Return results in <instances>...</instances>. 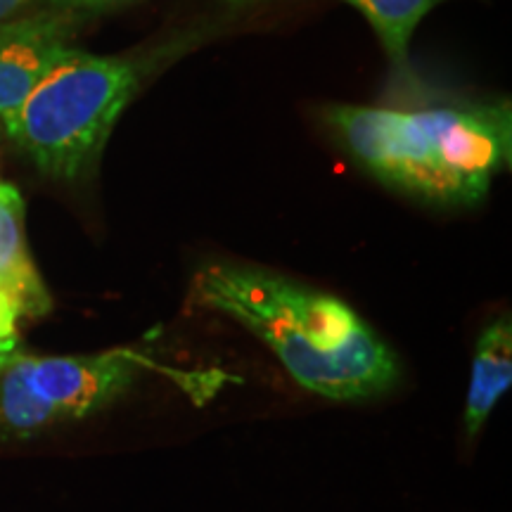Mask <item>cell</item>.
<instances>
[{
  "label": "cell",
  "instance_id": "cell-1",
  "mask_svg": "<svg viewBox=\"0 0 512 512\" xmlns=\"http://www.w3.org/2000/svg\"><path fill=\"white\" fill-rule=\"evenodd\" d=\"M197 302L238 320L306 392L330 401L380 396L399 361L349 304L254 266L214 264L195 280Z\"/></svg>",
  "mask_w": 512,
  "mask_h": 512
},
{
  "label": "cell",
  "instance_id": "cell-2",
  "mask_svg": "<svg viewBox=\"0 0 512 512\" xmlns=\"http://www.w3.org/2000/svg\"><path fill=\"white\" fill-rule=\"evenodd\" d=\"M325 121L370 176L439 204L479 202L510 162L508 105H332Z\"/></svg>",
  "mask_w": 512,
  "mask_h": 512
},
{
  "label": "cell",
  "instance_id": "cell-3",
  "mask_svg": "<svg viewBox=\"0 0 512 512\" xmlns=\"http://www.w3.org/2000/svg\"><path fill=\"white\" fill-rule=\"evenodd\" d=\"M143 74V62L131 57H102L74 48L0 126L43 176L79 181L98 166Z\"/></svg>",
  "mask_w": 512,
  "mask_h": 512
},
{
  "label": "cell",
  "instance_id": "cell-4",
  "mask_svg": "<svg viewBox=\"0 0 512 512\" xmlns=\"http://www.w3.org/2000/svg\"><path fill=\"white\" fill-rule=\"evenodd\" d=\"M152 361L136 349L91 356H12L0 373V432L34 437L81 420L136 384Z\"/></svg>",
  "mask_w": 512,
  "mask_h": 512
},
{
  "label": "cell",
  "instance_id": "cell-5",
  "mask_svg": "<svg viewBox=\"0 0 512 512\" xmlns=\"http://www.w3.org/2000/svg\"><path fill=\"white\" fill-rule=\"evenodd\" d=\"M83 15L38 5L0 22V124L74 50Z\"/></svg>",
  "mask_w": 512,
  "mask_h": 512
},
{
  "label": "cell",
  "instance_id": "cell-6",
  "mask_svg": "<svg viewBox=\"0 0 512 512\" xmlns=\"http://www.w3.org/2000/svg\"><path fill=\"white\" fill-rule=\"evenodd\" d=\"M0 297L17 320L41 318L53 306L31 259L24 200L12 183L0 181Z\"/></svg>",
  "mask_w": 512,
  "mask_h": 512
},
{
  "label": "cell",
  "instance_id": "cell-7",
  "mask_svg": "<svg viewBox=\"0 0 512 512\" xmlns=\"http://www.w3.org/2000/svg\"><path fill=\"white\" fill-rule=\"evenodd\" d=\"M512 382V325L510 318H498L477 339L472 356L470 389L465 403V432L470 437L482 430L496 403L503 399Z\"/></svg>",
  "mask_w": 512,
  "mask_h": 512
},
{
  "label": "cell",
  "instance_id": "cell-8",
  "mask_svg": "<svg viewBox=\"0 0 512 512\" xmlns=\"http://www.w3.org/2000/svg\"><path fill=\"white\" fill-rule=\"evenodd\" d=\"M342 3L366 17L380 38L384 53L394 67L403 69L408 64V48L422 17L430 15L444 0H342Z\"/></svg>",
  "mask_w": 512,
  "mask_h": 512
},
{
  "label": "cell",
  "instance_id": "cell-9",
  "mask_svg": "<svg viewBox=\"0 0 512 512\" xmlns=\"http://www.w3.org/2000/svg\"><path fill=\"white\" fill-rule=\"evenodd\" d=\"M138 3V0H41L38 5H48V8H57V10H69L76 12V15H95V12L102 10H114V8H124V5Z\"/></svg>",
  "mask_w": 512,
  "mask_h": 512
},
{
  "label": "cell",
  "instance_id": "cell-10",
  "mask_svg": "<svg viewBox=\"0 0 512 512\" xmlns=\"http://www.w3.org/2000/svg\"><path fill=\"white\" fill-rule=\"evenodd\" d=\"M17 323L15 313L0 297V349H17Z\"/></svg>",
  "mask_w": 512,
  "mask_h": 512
},
{
  "label": "cell",
  "instance_id": "cell-11",
  "mask_svg": "<svg viewBox=\"0 0 512 512\" xmlns=\"http://www.w3.org/2000/svg\"><path fill=\"white\" fill-rule=\"evenodd\" d=\"M36 3H41V0H0V22L22 15V12L34 8Z\"/></svg>",
  "mask_w": 512,
  "mask_h": 512
},
{
  "label": "cell",
  "instance_id": "cell-12",
  "mask_svg": "<svg viewBox=\"0 0 512 512\" xmlns=\"http://www.w3.org/2000/svg\"><path fill=\"white\" fill-rule=\"evenodd\" d=\"M15 354H17V349H0V373H3V368L8 366Z\"/></svg>",
  "mask_w": 512,
  "mask_h": 512
},
{
  "label": "cell",
  "instance_id": "cell-13",
  "mask_svg": "<svg viewBox=\"0 0 512 512\" xmlns=\"http://www.w3.org/2000/svg\"><path fill=\"white\" fill-rule=\"evenodd\" d=\"M230 8H249V5L261 3V0H226Z\"/></svg>",
  "mask_w": 512,
  "mask_h": 512
}]
</instances>
